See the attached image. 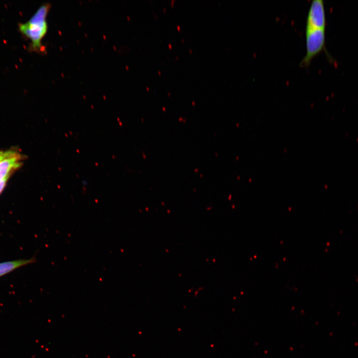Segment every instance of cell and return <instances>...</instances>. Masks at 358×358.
<instances>
[{
    "label": "cell",
    "instance_id": "6da1fadb",
    "mask_svg": "<svg viewBox=\"0 0 358 358\" xmlns=\"http://www.w3.org/2000/svg\"><path fill=\"white\" fill-rule=\"evenodd\" d=\"M51 7V4L49 2L42 4L27 21L18 24L21 34L29 41L28 48L29 52L40 55L47 53L42 40L48 32L47 17Z\"/></svg>",
    "mask_w": 358,
    "mask_h": 358
},
{
    "label": "cell",
    "instance_id": "7a4b0ae2",
    "mask_svg": "<svg viewBox=\"0 0 358 358\" xmlns=\"http://www.w3.org/2000/svg\"><path fill=\"white\" fill-rule=\"evenodd\" d=\"M306 54L299 66L308 68L313 59L325 50V29H315L305 31Z\"/></svg>",
    "mask_w": 358,
    "mask_h": 358
},
{
    "label": "cell",
    "instance_id": "3957f363",
    "mask_svg": "<svg viewBox=\"0 0 358 358\" xmlns=\"http://www.w3.org/2000/svg\"><path fill=\"white\" fill-rule=\"evenodd\" d=\"M326 17L323 0H313L309 8L306 21L305 31L325 29Z\"/></svg>",
    "mask_w": 358,
    "mask_h": 358
},
{
    "label": "cell",
    "instance_id": "277c9868",
    "mask_svg": "<svg viewBox=\"0 0 358 358\" xmlns=\"http://www.w3.org/2000/svg\"><path fill=\"white\" fill-rule=\"evenodd\" d=\"M22 160L21 155L16 152L14 155L0 162V181L19 168L22 165Z\"/></svg>",
    "mask_w": 358,
    "mask_h": 358
},
{
    "label": "cell",
    "instance_id": "5b68a950",
    "mask_svg": "<svg viewBox=\"0 0 358 358\" xmlns=\"http://www.w3.org/2000/svg\"><path fill=\"white\" fill-rule=\"evenodd\" d=\"M35 258L20 259L0 263V277L5 275L20 267L35 262Z\"/></svg>",
    "mask_w": 358,
    "mask_h": 358
},
{
    "label": "cell",
    "instance_id": "8992f818",
    "mask_svg": "<svg viewBox=\"0 0 358 358\" xmlns=\"http://www.w3.org/2000/svg\"><path fill=\"white\" fill-rule=\"evenodd\" d=\"M16 152L8 151L6 152H0V162L5 159L14 155Z\"/></svg>",
    "mask_w": 358,
    "mask_h": 358
},
{
    "label": "cell",
    "instance_id": "52a82bcc",
    "mask_svg": "<svg viewBox=\"0 0 358 358\" xmlns=\"http://www.w3.org/2000/svg\"><path fill=\"white\" fill-rule=\"evenodd\" d=\"M9 177H5L2 180L0 181V193L2 192L3 189H4L5 184L6 183L7 180L8 179Z\"/></svg>",
    "mask_w": 358,
    "mask_h": 358
}]
</instances>
